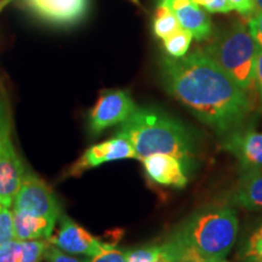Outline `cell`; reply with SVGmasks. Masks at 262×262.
Here are the masks:
<instances>
[{"label":"cell","instance_id":"23","mask_svg":"<svg viewBox=\"0 0 262 262\" xmlns=\"http://www.w3.org/2000/svg\"><path fill=\"white\" fill-rule=\"evenodd\" d=\"M85 262H126V250L111 245L94 256L84 257Z\"/></svg>","mask_w":262,"mask_h":262},{"label":"cell","instance_id":"11","mask_svg":"<svg viewBox=\"0 0 262 262\" xmlns=\"http://www.w3.org/2000/svg\"><path fill=\"white\" fill-rule=\"evenodd\" d=\"M37 17L55 26L75 25L88 12L89 0H22Z\"/></svg>","mask_w":262,"mask_h":262},{"label":"cell","instance_id":"8","mask_svg":"<svg viewBox=\"0 0 262 262\" xmlns=\"http://www.w3.org/2000/svg\"><path fill=\"white\" fill-rule=\"evenodd\" d=\"M58 225L57 233L51 235L49 242L68 254L94 256L113 245L100 241L67 215H60Z\"/></svg>","mask_w":262,"mask_h":262},{"label":"cell","instance_id":"32","mask_svg":"<svg viewBox=\"0 0 262 262\" xmlns=\"http://www.w3.org/2000/svg\"><path fill=\"white\" fill-rule=\"evenodd\" d=\"M2 6H3V5H0V8H2Z\"/></svg>","mask_w":262,"mask_h":262},{"label":"cell","instance_id":"21","mask_svg":"<svg viewBox=\"0 0 262 262\" xmlns=\"http://www.w3.org/2000/svg\"><path fill=\"white\" fill-rule=\"evenodd\" d=\"M50 242L49 239H32L22 242L21 262H40Z\"/></svg>","mask_w":262,"mask_h":262},{"label":"cell","instance_id":"20","mask_svg":"<svg viewBox=\"0 0 262 262\" xmlns=\"http://www.w3.org/2000/svg\"><path fill=\"white\" fill-rule=\"evenodd\" d=\"M173 251V262H209L194 248L186 244L175 234L169 238Z\"/></svg>","mask_w":262,"mask_h":262},{"label":"cell","instance_id":"25","mask_svg":"<svg viewBox=\"0 0 262 262\" xmlns=\"http://www.w3.org/2000/svg\"><path fill=\"white\" fill-rule=\"evenodd\" d=\"M44 260L47 262H85L84 258H78L72 254L66 253L54 244L49 245L44 254Z\"/></svg>","mask_w":262,"mask_h":262},{"label":"cell","instance_id":"24","mask_svg":"<svg viewBox=\"0 0 262 262\" xmlns=\"http://www.w3.org/2000/svg\"><path fill=\"white\" fill-rule=\"evenodd\" d=\"M22 242H9L0 247V262H21Z\"/></svg>","mask_w":262,"mask_h":262},{"label":"cell","instance_id":"29","mask_svg":"<svg viewBox=\"0 0 262 262\" xmlns=\"http://www.w3.org/2000/svg\"><path fill=\"white\" fill-rule=\"evenodd\" d=\"M232 8L243 16H249L256 11L254 0H228Z\"/></svg>","mask_w":262,"mask_h":262},{"label":"cell","instance_id":"13","mask_svg":"<svg viewBox=\"0 0 262 262\" xmlns=\"http://www.w3.org/2000/svg\"><path fill=\"white\" fill-rule=\"evenodd\" d=\"M159 5L166 6L178 18L181 28L191 32L198 41L211 35L210 18L194 0H159Z\"/></svg>","mask_w":262,"mask_h":262},{"label":"cell","instance_id":"28","mask_svg":"<svg viewBox=\"0 0 262 262\" xmlns=\"http://www.w3.org/2000/svg\"><path fill=\"white\" fill-rule=\"evenodd\" d=\"M254 86L256 88L258 98H260V102L262 104V47H260V45H258L256 64H255Z\"/></svg>","mask_w":262,"mask_h":262},{"label":"cell","instance_id":"16","mask_svg":"<svg viewBox=\"0 0 262 262\" xmlns=\"http://www.w3.org/2000/svg\"><path fill=\"white\" fill-rule=\"evenodd\" d=\"M126 262H173V251L168 239L163 244L126 250Z\"/></svg>","mask_w":262,"mask_h":262},{"label":"cell","instance_id":"30","mask_svg":"<svg viewBox=\"0 0 262 262\" xmlns=\"http://www.w3.org/2000/svg\"><path fill=\"white\" fill-rule=\"evenodd\" d=\"M255 3V8L258 12H262V0H254Z\"/></svg>","mask_w":262,"mask_h":262},{"label":"cell","instance_id":"7","mask_svg":"<svg viewBox=\"0 0 262 262\" xmlns=\"http://www.w3.org/2000/svg\"><path fill=\"white\" fill-rule=\"evenodd\" d=\"M136 110L135 101L127 91L104 90L90 112V131L94 135H98L108 127L125 122Z\"/></svg>","mask_w":262,"mask_h":262},{"label":"cell","instance_id":"19","mask_svg":"<svg viewBox=\"0 0 262 262\" xmlns=\"http://www.w3.org/2000/svg\"><path fill=\"white\" fill-rule=\"evenodd\" d=\"M241 262H262V224L249 235L239 254Z\"/></svg>","mask_w":262,"mask_h":262},{"label":"cell","instance_id":"22","mask_svg":"<svg viewBox=\"0 0 262 262\" xmlns=\"http://www.w3.org/2000/svg\"><path fill=\"white\" fill-rule=\"evenodd\" d=\"M15 239L14 211L0 204V247Z\"/></svg>","mask_w":262,"mask_h":262},{"label":"cell","instance_id":"4","mask_svg":"<svg viewBox=\"0 0 262 262\" xmlns=\"http://www.w3.org/2000/svg\"><path fill=\"white\" fill-rule=\"evenodd\" d=\"M257 51L258 44L244 24L231 26L204 48L205 54L244 91L254 86Z\"/></svg>","mask_w":262,"mask_h":262},{"label":"cell","instance_id":"27","mask_svg":"<svg viewBox=\"0 0 262 262\" xmlns=\"http://www.w3.org/2000/svg\"><path fill=\"white\" fill-rule=\"evenodd\" d=\"M248 28L257 44L262 47V12H257L253 18L249 19Z\"/></svg>","mask_w":262,"mask_h":262},{"label":"cell","instance_id":"17","mask_svg":"<svg viewBox=\"0 0 262 262\" xmlns=\"http://www.w3.org/2000/svg\"><path fill=\"white\" fill-rule=\"evenodd\" d=\"M180 28H181V26H180L175 15L166 6L158 4L155 19H153V33H155L156 37L164 40L176 31H179Z\"/></svg>","mask_w":262,"mask_h":262},{"label":"cell","instance_id":"3","mask_svg":"<svg viewBox=\"0 0 262 262\" xmlns=\"http://www.w3.org/2000/svg\"><path fill=\"white\" fill-rule=\"evenodd\" d=\"M237 211L229 205H214L191 216L175 232L209 262L225 260L238 235Z\"/></svg>","mask_w":262,"mask_h":262},{"label":"cell","instance_id":"15","mask_svg":"<svg viewBox=\"0 0 262 262\" xmlns=\"http://www.w3.org/2000/svg\"><path fill=\"white\" fill-rule=\"evenodd\" d=\"M231 202L247 210H262V171L243 173Z\"/></svg>","mask_w":262,"mask_h":262},{"label":"cell","instance_id":"6","mask_svg":"<svg viewBox=\"0 0 262 262\" xmlns=\"http://www.w3.org/2000/svg\"><path fill=\"white\" fill-rule=\"evenodd\" d=\"M12 206V210L15 211H24L56 222L61 215L60 204L52 189L44 180L28 171L26 172L18 192L16 193Z\"/></svg>","mask_w":262,"mask_h":262},{"label":"cell","instance_id":"9","mask_svg":"<svg viewBox=\"0 0 262 262\" xmlns=\"http://www.w3.org/2000/svg\"><path fill=\"white\" fill-rule=\"evenodd\" d=\"M123 159H137V155L129 141L124 137L114 136L85 150L80 158L71 166L68 175L77 178L86 170L97 168L104 163Z\"/></svg>","mask_w":262,"mask_h":262},{"label":"cell","instance_id":"31","mask_svg":"<svg viewBox=\"0 0 262 262\" xmlns=\"http://www.w3.org/2000/svg\"><path fill=\"white\" fill-rule=\"evenodd\" d=\"M214 262H228V261H226V258H225V260H219V261H214Z\"/></svg>","mask_w":262,"mask_h":262},{"label":"cell","instance_id":"12","mask_svg":"<svg viewBox=\"0 0 262 262\" xmlns=\"http://www.w3.org/2000/svg\"><path fill=\"white\" fill-rule=\"evenodd\" d=\"M141 160L147 176L158 185L173 188H183L187 185L188 170L176 157L157 153Z\"/></svg>","mask_w":262,"mask_h":262},{"label":"cell","instance_id":"18","mask_svg":"<svg viewBox=\"0 0 262 262\" xmlns=\"http://www.w3.org/2000/svg\"><path fill=\"white\" fill-rule=\"evenodd\" d=\"M193 35L187 29L180 28L170 37L164 39V49H165L168 56L179 58L188 54L191 47Z\"/></svg>","mask_w":262,"mask_h":262},{"label":"cell","instance_id":"5","mask_svg":"<svg viewBox=\"0 0 262 262\" xmlns=\"http://www.w3.org/2000/svg\"><path fill=\"white\" fill-rule=\"evenodd\" d=\"M11 117L8 101L0 96V204L11 208L18 192L26 168L12 141Z\"/></svg>","mask_w":262,"mask_h":262},{"label":"cell","instance_id":"2","mask_svg":"<svg viewBox=\"0 0 262 262\" xmlns=\"http://www.w3.org/2000/svg\"><path fill=\"white\" fill-rule=\"evenodd\" d=\"M114 136L126 139L137 159L163 153L176 157L191 171L195 153L193 135L186 125L155 108H139L119 124Z\"/></svg>","mask_w":262,"mask_h":262},{"label":"cell","instance_id":"10","mask_svg":"<svg viewBox=\"0 0 262 262\" xmlns=\"http://www.w3.org/2000/svg\"><path fill=\"white\" fill-rule=\"evenodd\" d=\"M222 148L238 159L243 173L262 171V133L241 126L225 136Z\"/></svg>","mask_w":262,"mask_h":262},{"label":"cell","instance_id":"14","mask_svg":"<svg viewBox=\"0 0 262 262\" xmlns=\"http://www.w3.org/2000/svg\"><path fill=\"white\" fill-rule=\"evenodd\" d=\"M14 211L15 239L19 242L32 239H50L56 221L34 216L24 211Z\"/></svg>","mask_w":262,"mask_h":262},{"label":"cell","instance_id":"26","mask_svg":"<svg viewBox=\"0 0 262 262\" xmlns=\"http://www.w3.org/2000/svg\"><path fill=\"white\" fill-rule=\"evenodd\" d=\"M194 2L206 11L214 14H227L233 10L228 0H194Z\"/></svg>","mask_w":262,"mask_h":262},{"label":"cell","instance_id":"1","mask_svg":"<svg viewBox=\"0 0 262 262\" xmlns=\"http://www.w3.org/2000/svg\"><path fill=\"white\" fill-rule=\"evenodd\" d=\"M162 79L175 100L219 135L239 129L253 111L247 91L204 50L164 57Z\"/></svg>","mask_w":262,"mask_h":262}]
</instances>
